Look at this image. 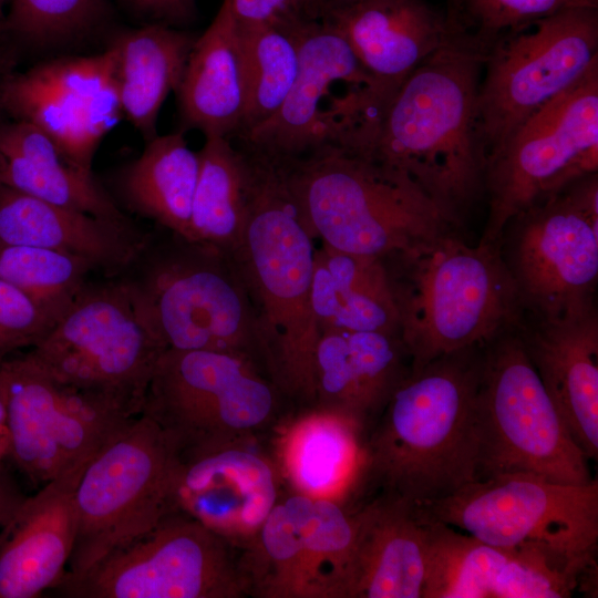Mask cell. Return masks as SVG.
Instances as JSON below:
<instances>
[{
    "label": "cell",
    "instance_id": "obj_27",
    "mask_svg": "<svg viewBox=\"0 0 598 598\" xmlns=\"http://www.w3.org/2000/svg\"><path fill=\"white\" fill-rule=\"evenodd\" d=\"M6 245L71 254L105 271L127 267L144 247L128 223L96 217L0 185V246Z\"/></svg>",
    "mask_w": 598,
    "mask_h": 598
},
{
    "label": "cell",
    "instance_id": "obj_37",
    "mask_svg": "<svg viewBox=\"0 0 598 598\" xmlns=\"http://www.w3.org/2000/svg\"><path fill=\"white\" fill-rule=\"evenodd\" d=\"M597 561L585 564L542 545L511 549L492 598H566L579 589L585 574Z\"/></svg>",
    "mask_w": 598,
    "mask_h": 598
},
{
    "label": "cell",
    "instance_id": "obj_8",
    "mask_svg": "<svg viewBox=\"0 0 598 598\" xmlns=\"http://www.w3.org/2000/svg\"><path fill=\"white\" fill-rule=\"evenodd\" d=\"M477 423V480L505 473L577 485L594 480L515 326L484 344Z\"/></svg>",
    "mask_w": 598,
    "mask_h": 598
},
{
    "label": "cell",
    "instance_id": "obj_23",
    "mask_svg": "<svg viewBox=\"0 0 598 598\" xmlns=\"http://www.w3.org/2000/svg\"><path fill=\"white\" fill-rule=\"evenodd\" d=\"M93 455L24 497L0 527V598L39 597L65 574L76 535L75 489Z\"/></svg>",
    "mask_w": 598,
    "mask_h": 598
},
{
    "label": "cell",
    "instance_id": "obj_30",
    "mask_svg": "<svg viewBox=\"0 0 598 598\" xmlns=\"http://www.w3.org/2000/svg\"><path fill=\"white\" fill-rule=\"evenodd\" d=\"M311 305L319 330L380 331L400 336V319L383 259L316 249Z\"/></svg>",
    "mask_w": 598,
    "mask_h": 598
},
{
    "label": "cell",
    "instance_id": "obj_6",
    "mask_svg": "<svg viewBox=\"0 0 598 598\" xmlns=\"http://www.w3.org/2000/svg\"><path fill=\"white\" fill-rule=\"evenodd\" d=\"M166 349L140 286L125 281L86 285L25 354L55 381L134 419Z\"/></svg>",
    "mask_w": 598,
    "mask_h": 598
},
{
    "label": "cell",
    "instance_id": "obj_29",
    "mask_svg": "<svg viewBox=\"0 0 598 598\" xmlns=\"http://www.w3.org/2000/svg\"><path fill=\"white\" fill-rule=\"evenodd\" d=\"M0 185L96 217L128 223L86 171L39 127L0 120Z\"/></svg>",
    "mask_w": 598,
    "mask_h": 598
},
{
    "label": "cell",
    "instance_id": "obj_3",
    "mask_svg": "<svg viewBox=\"0 0 598 598\" xmlns=\"http://www.w3.org/2000/svg\"><path fill=\"white\" fill-rule=\"evenodd\" d=\"M484 344L435 358L394 390L365 440L359 505L378 493L420 505L477 480Z\"/></svg>",
    "mask_w": 598,
    "mask_h": 598
},
{
    "label": "cell",
    "instance_id": "obj_45",
    "mask_svg": "<svg viewBox=\"0 0 598 598\" xmlns=\"http://www.w3.org/2000/svg\"><path fill=\"white\" fill-rule=\"evenodd\" d=\"M23 498L12 485L4 467L0 468V527L10 518Z\"/></svg>",
    "mask_w": 598,
    "mask_h": 598
},
{
    "label": "cell",
    "instance_id": "obj_4",
    "mask_svg": "<svg viewBox=\"0 0 598 598\" xmlns=\"http://www.w3.org/2000/svg\"><path fill=\"white\" fill-rule=\"evenodd\" d=\"M411 372L443 354L484 344L523 313L499 246L453 231L383 259Z\"/></svg>",
    "mask_w": 598,
    "mask_h": 598
},
{
    "label": "cell",
    "instance_id": "obj_12",
    "mask_svg": "<svg viewBox=\"0 0 598 598\" xmlns=\"http://www.w3.org/2000/svg\"><path fill=\"white\" fill-rule=\"evenodd\" d=\"M597 172L598 64L487 155L484 200L488 212L478 243L498 246L514 216Z\"/></svg>",
    "mask_w": 598,
    "mask_h": 598
},
{
    "label": "cell",
    "instance_id": "obj_10",
    "mask_svg": "<svg viewBox=\"0 0 598 598\" xmlns=\"http://www.w3.org/2000/svg\"><path fill=\"white\" fill-rule=\"evenodd\" d=\"M415 508L421 519L447 524L495 547L542 545L580 563L597 561L596 478L577 485L505 473Z\"/></svg>",
    "mask_w": 598,
    "mask_h": 598
},
{
    "label": "cell",
    "instance_id": "obj_35",
    "mask_svg": "<svg viewBox=\"0 0 598 598\" xmlns=\"http://www.w3.org/2000/svg\"><path fill=\"white\" fill-rule=\"evenodd\" d=\"M246 104L238 138L272 117L287 99L299 70V49L285 22L239 24Z\"/></svg>",
    "mask_w": 598,
    "mask_h": 598
},
{
    "label": "cell",
    "instance_id": "obj_7",
    "mask_svg": "<svg viewBox=\"0 0 598 598\" xmlns=\"http://www.w3.org/2000/svg\"><path fill=\"white\" fill-rule=\"evenodd\" d=\"M285 23L298 43L297 79L272 117L235 140L278 158L298 157L326 145L360 148L389 101L330 24L305 19Z\"/></svg>",
    "mask_w": 598,
    "mask_h": 598
},
{
    "label": "cell",
    "instance_id": "obj_41",
    "mask_svg": "<svg viewBox=\"0 0 598 598\" xmlns=\"http://www.w3.org/2000/svg\"><path fill=\"white\" fill-rule=\"evenodd\" d=\"M301 0H231L239 24L278 23L300 18Z\"/></svg>",
    "mask_w": 598,
    "mask_h": 598
},
{
    "label": "cell",
    "instance_id": "obj_36",
    "mask_svg": "<svg viewBox=\"0 0 598 598\" xmlns=\"http://www.w3.org/2000/svg\"><path fill=\"white\" fill-rule=\"evenodd\" d=\"M97 270L87 259L52 249L0 246V278L8 281L56 321Z\"/></svg>",
    "mask_w": 598,
    "mask_h": 598
},
{
    "label": "cell",
    "instance_id": "obj_34",
    "mask_svg": "<svg viewBox=\"0 0 598 598\" xmlns=\"http://www.w3.org/2000/svg\"><path fill=\"white\" fill-rule=\"evenodd\" d=\"M422 520L426 539L422 598H492L511 549L492 546L441 522Z\"/></svg>",
    "mask_w": 598,
    "mask_h": 598
},
{
    "label": "cell",
    "instance_id": "obj_5",
    "mask_svg": "<svg viewBox=\"0 0 598 598\" xmlns=\"http://www.w3.org/2000/svg\"><path fill=\"white\" fill-rule=\"evenodd\" d=\"M275 158L306 227L328 247L384 259L462 231L408 175L342 146Z\"/></svg>",
    "mask_w": 598,
    "mask_h": 598
},
{
    "label": "cell",
    "instance_id": "obj_21",
    "mask_svg": "<svg viewBox=\"0 0 598 598\" xmlns=\"http://www.w3.org/2000/svg\"><path fill=\"white\" fill-rule=\"evenodd\" d=\"M524 350L573 439L598 458V311L595 300L551 317L523 312Z\"/></svg>",
    "mask_w": 598,
    "mask_h": 598
},
{
    "label": "cell",
    "instance_id": "obj_16",
    "mask_svg": "<svg viewBox=\"0 0 598 598\" xmlns=\"http://www.w3.org/2000/svg\"><path fill=\"white\" fill-rule=\"evenodd\" d=\"M183 246L137 282L166 348L239 354L265 371L255 312L231 256L184 239Z\"/></svg>",
    "mask_w": 598,
    "mask_h": 598
},
{
    "label": "cell",
    "instance_id": "obj_13",
    "mask_svg": "<svg viewBox=\"0 0 598 598\" xmlns=\"http://www.w3.org/2000/svg\"><path fill=\"white\" fill-rule=\"evenodd\" d=\"M498 246L523 312L551 317L595 300L598 173L571 182L514 216Z\"/></svg>",
    "mask_w": 598,
    "mask_h": 598
},
{
    "label": "cell",
    "instance_id": "obj_22",
    "mask_svg": "<svg viewBox=\"0 0 598 598\" xmlns=\"http://www.w3.org/2000/svg\"><path fill=\"white\" fill-rule=\"evenodd\" d=\"M269 430L267 447L288 493L349 511L358 505L367 434L353 420L311 404L280 415Z\"/></svg>",
    "mask_w": 598,
    "mask_h": 598
},
{
    "label": "cell",
    "instance_id": "obj_42",
    "mask_svg": "<svg viewBox=\"0 0 598 598\" xmlns=\"http://www.w3.org/2000/svg\"><path fill=\"white\" fill-rule=\"evenodd\" d=\"M141 17L152 20V23L166 25L184 24L196 14L195 0H125Z\"/></svg>",
    "mask_w": 598,
    "mask_h": 598
},
{
    "label": "cell",
    "instance_id": "obj_17",
    "mask_svg": "<svg viewBox=\"0 0 598 598\" xmlns=\"http://www.w3.org/2000/svg\"><path fill=\"white\" fill-rule=\"evenodd\" d=\"M355 518L342 505L282 494L251 544L239 551L248 595L346 598Z\"/></svg>",
    "mask_w": 598,
    "mask_h": 598
},
{
    "label": "cell",
    "instance_id": "obj_28",
    "mask_svg": "<svg viewBox=\"0 0 598 598\" xmlns=\"http://www.w3.org/2000/svg\"><path fill=\"white\" fill-rule=\"evenodd\" d=\"M175 93L183 130H198L206 138L229 140L238 132L246 81L231 0H223L209 27L196 38Z\"/></svg>",
    "mask_w": 598,
    "mask_h": 598
},
{
    "label": "cell",
    "instance_id": "obj_38",
    "mask_svg": "<svg viewBox=\"0 0 598 598\" xmlns=\"http://www.w3.org/2000/svg\"><path fill=\"white\" fill-rule=\"evenodd\" d=\"M105 0H10L2 32L33 47L66 43L101 17Z\"/></svg>",
    "mask_w": 598,
    "mask_h": 598
},
{
    "label": "cell",
    "instance_id": "obj_15",
    "mask_svg": "<svg viewBox=\"0 0 598 598\" xmlns=\"http://www.w3.org/2000/svg\"><path fill=\"white\" fill-rule=\"evenodd\" d=\"M598 64V8H570L501 35L477 95L487 155Z\"/></svg>",
    "mask_w": 598,
    "mask_h": 598
},
{
    "label": "cell",
    "instance_id": "obj_33",
    "mask_svg": "<svg viewBox=\"0 0 598 598\" xmlns=\"http://www.w3.org/2000/svg\"><path fill=\"white\" fill-rule=\"evenodd\" d=\"M198 156L189 241L229 254L239 241L245 224L247 161L243 150L227 137L206 138Z\"/></svg>",
    "mask_w": 598,
    "mask_h": 598
},
{
    "label": "cell",
    "instance_id": "obj_26",
    "mask_svg": "<svg viewBox=\"0 0 598 598\" xmlns=\"http://www.w3.org/2000/svg\"><path fill=\"white\" fill-rule=\"evenodd\" d=\"M352 512L355 538L346 598H422L426 539L415 504L378 493Z\"/></svg>",
    "mask_w": 598,
    "mask_h": 598
},
{
    "label": "cell",
    "instance_id": "obj_39",
    "mask_svg": "<svg viewBox=\"0 0 598 598\" xmlns=\"http://www.w3.org/2000/svg\"><path fill=\"white\" fill-rule=\"evenodd\" d=\"M463 24L489 48L504 33L559 11L591 7L598 0H452Z\"/></svg>",
    "mask_w": 598,
    "mask_h": 598
},
{
    "label": "cell",
    "instance_id": "obj_11",
    "mask_svg": "<svg viewBox=\"0 0 598 598\" xmlns=\"http://www.w3.org/2000/svg\"><path fill=\"white\" fill-rule=\"evenodd\" d=\"M281 392L251 359L220 351L166 349L144 403L177 453L258 435L280 416Z\"/></svg>",
    "mask_w": 598,
    "mask_h": 598
},
{
    "label": "cell",
    "instance_id": "obj_1",
    "mask_svg": "<svg viewBox=\"0 0 598 598\" xmlns=\"http://www.w3.org/2000/svg\"><path fill=\"white\" fill-rule=\"evenodd\" d=\"M489 49L456 16L445 43L406 78L355 152L408 175L461 230L485 195L477 95Z\"/></svg>",
    "mask_w": 598,
    "mask_h": 598
},
{
    "label": "cell",
    "instance_id": "obj_19",
    "mask_svg": "<svg viewBox=\"0 0 598 598\" xmlns=\"http://www.w3.org/2000/svg\"><path fill=\"white\" fill-rule=\"evenodd\" d=\"M0 109L47 133L79 166L92 171L103 137L122 118L117 52L41 62L0 79Z\"/></svg>",
    "mask_w": 598,
    "mask_h": 598
},
{
    "label": "cell",
    "instance_id": "obj_46",
    "mask_svg": "<svg viewBox=\"0 0 598 598\" xmlns=\"http://www.w3.org/2000/svg\"><path fill=\"white\" fill-rule=\"evenodd\" d=\"M10 0H0V32H2L3 21L6 18L4 9L9 6Z\"/></svg>",
    "mask_w": 598,
    "mask_h": 598
},
{
    "label": "cell",
    "instance_id": "obj_47",
    "mask_svg": "<svg viewBox=\"0 0 598 598\" xmlns=\"http://www.w3.org/2000/svg\"><path fill=\"white\" fill-rule=\"evenodd\" d=\"M3 73H4V71H2L1 68H0V79H1V76H2ZM1 114H2V111H1V109H0V120H1Z\"/></svg>",
    "mask_w": 598,
    "mask_h": 598
},
{
    "label": "cell",
    "instance_id": "obj_18",
    "mask_svg": "<svg viewBox=\"0 0 598 598\" xmlns=\"http://www.w3.org/2000/svg\"><path fill=\"white\" fill-rule=\"evenodd\" d=\"M1 367L8 392L10 461L38 486L93 455L133 420L55 381L27 354L10 357Z\"/></svg>",
    "mask_w": 598,
    "mask_h": 598
},
{
    "label": "cell",
    "instance_id": "obj_40",
    "mask_svg": "<svg viewBox=\"0 0 598 598\" xmlns=\"http://www.w3.org/2000/svg\"><path fill=\"white\" fill-rule=\"evenodd\" d=\"M54 323L28 296L0 278V363L34 347Z\"/></svg>",
    "mask_w": 598,
    "mask_h": 598
},
{
    "label": "cell",
    "instance_id": "obj_31",
    "mask_svg": "<svg viewBox=\"0 0 598 598\" xmlns=\"http://www.w3.org/2000/svg\"><path fill=\"white\" fill-rule=\"evenodd\" d=\"M195 41L188 32L148 23L121 33L112 42L117 52L123 114L146 142L157 135L159 110L177 90Z\"/></svg>",
    "mask_w": 598,
    "mask_h": 598
},
{
    "label": "cell",
    "instance_id": "obj_44",
    "mask_svg": "<svg viewBox=\"0 0 598 598\" xmlns=\"http://www.w3.org/2000/svg\"><path fill=\"white\" fill-rule=\"evenodd\" d=\"M359 0H301L300 19L322 20L330 13Z\"/></svg>",
    "mask_w": 598,
    "mask_h": 598
},
{
    "label": "cell",
    "instance_id": "obj_25",
    "mask_svg": "<svg viewBox=\"0 0 598 598\" xmlns=\"http://www.w3.org/2000/svg\"><path fill=\"white\" fill-rule=\"evenodd\" d=\"M410 370L399 334L322 330L315 352V404L347 415L368 436Z\"/></svg>",
    "mask_w": 598,
    "mask_h": 598
},
{
    "label": "cell",
    "instance_id": "obj_9",
    "mask_svg": "<svg viewBox=\"0 0 598 598\" xmlns=\"http://www.w3.org/2000/svg\"><path fill=\"white\" fill-rule=\"evenodd\" d=\"M178 453L142 413L90 458L75 489L76 535L65 574L84 573L172 513Z\"/></svg>",
    "mask_w": 598,
    "mask_h": 598
},
{
    "label": "cell",
    "instance_id": "obj_32",
    "mask_svg": "<svg viewBox=\"0 0 598 598\" xmlns=\"http://www.w3.org/2000/svg\"><path fill=\"white\" fill-rule=\"evenodd\" d=\"M198 171V152L188 147L183 131L156 135L123 171L121 194L133 210L189 241Z\"/></svg>",
    "mask_w": 598,
    "mask_h": 598
},
{
    "label": "cell",
    "instance_id": "obj_43",
    "mask_svg": "<svg viewBox=\"0 0 598 598\" xmlns=\"http://www.w3.org/2000/svg\"><path fill=\"white\" fill-rule=\"evenodd\" d=\"M10 461V432L8 423V392L6 375L0 363V468Z\"/></svg>",
    "mask_w": 598,
    "mask_h": 598
},
{
    "label": "cell",
    "instance_id": "obj_24",
    "mask_svg": "<svg viewBox=\"0 0 598 598\" xmlns=\"http://www.w3.org/2000/svg\"><path fill=\"white\" fill-rule=\"evenodd\" d=\"M336 29L390 102L406 78L445 43L456 13L425 0H359L320 20Z\"/></svg>",
    "mask_w": 598,
    "mask_h": 598
},
{
    "label": "cell",
    "instance_id": "obj_14",
    "mask_svg": "<svg viewBox=\"0 0 598 598\" xmlns=\"http://www.w3.org/2000/svg\"><path fill=\"white\" fill-rule=\"evenodd\" d=\"M68 598H241L239 551L198 522L171 513L147 533L50 590Z\"/></svg>",
    "mask_w": 598,
    "mask_h": 598
},
{
    "label": "cell",
    "instance_id": "obj_20",
    "mask_svg": "<svg viewBox=\"0 0 598 598\" xmlns=\"http://www.w3.org/2000/svg\"><path fill=\"white\" fill-rule=\"evenodd\" d=\"M282 492L268 447L258 435H246L178 453L172 513L198 522L240 551Z\"/></svg>",
    "mask_w": 598,
    "mask_h": 598
},
{
    "label": "cell",
    "instance_id": "obj_2",
    "mask_svg": "<svg viewBox=\"0 0 598 598\" xmlns=\"http://www.w3.org/2000/svg\"><path fill=\"white\" fill-rule=\"evenodd\" d=\"M248 165L239 241L229 252L251 302L264 369L297 408L316 401L320 330L311 305L316 247L279 161L238 144Z\"/></svg>",
    "mask_w": 598,
    "mask_h": 598
}]
</instances>
